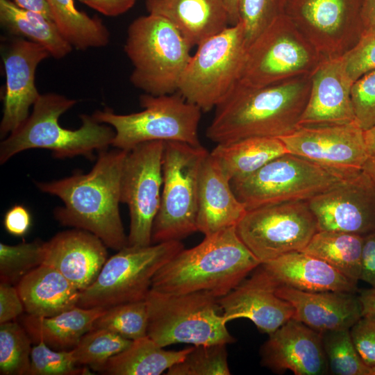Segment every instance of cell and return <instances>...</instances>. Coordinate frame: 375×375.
<instances>
[{
	"label": "cell",
	"instance_id": "28",
	"mask_svg": "<svg viewBox=\"0 0 375 375\" xmlns=\"http://www.w3.org/2000/svg\"><path fill=\"white\" fill-rule=\"evenodd\" d=\"M105 310L76 306L51 317L27 314L22 319V325L32 342H43L56 350H70L93 328L95 321Z\"/></svg>",
	"mask_w": 375,
	"mask_h": 375
},
{
	"label": "cell",
	"instance_id": "8",
	"mask_svg": "<svg viewBox=\"0 0 375 375\" xmlns=\"http://www.w3.org/2000/svg\"><path fill=\"white\" fill-rule=\"evenodd\" d=\"M208 151L201 145L165 142L160 205L152 229V244L181 241L198 231L199 184Z\"/></svg>",
	"mask_w": 375,
	"mask_h": 375
},
{
	"label": "cell",
	"instance_id": "4",
	"mask_svg": "<svg viewBox=\"0 0 375 375\" xmlns=\"http://www.w3.org/2000/svg\"><path fill=\"white\" fill-rule=\"evenodd\" d=\"M76 103V100L59 94H40L24 124L1 142V165L32 149H48L60 159L78 156L91 159L95 151L107 149L112 144L115 131L110 125L96 121L92 115H81L82 124L75 130L59 124L60 117Z\"/></svg>",
	"mask_w": 375,
	"mask_h": 375
},
{
	"label": "cell",
	"instance_id": "23",
	"mask_svg": "<svg viewBox=\"0 0 375 375\" xmlns=\"http://www.w3.org/2000/svg\"><path fill=\"white\" fill-rule=\"evenodd\" d=\"M276 294L294 308L293 319L321 333L350 329L362 316L359 296L342 291L308 292L278 286Z\"/></svg>",
	"mask_w": 375,
	"mask_h": 375
},
{
	"label": "cell",
	"instance_id": "33",
	"mask_svg": "<svg viewBox=\"0 0 375 375\" xmlns=\"http://www.w3.org/2000/svg\"><path fill=\"white\" fill-rule=\"evenodd\" d=\"M60 33L77 50L108 45L110 33L101 19L78 10L74 0H46Z\"/></svg>",
	"mask_w": 375,
	"mask_h": 375
},
{
	"label": "cell",
	"instance_id": "48",
	"mask_svg": "<svg viewBox=\"0 0 375 375\" xmlns=\"http://www.w3.org/2000/svg\"><path fill=\"white\" fill-rule=\"evenodd\" d=\"M81 3L108 17H116L130 10L136 0H78Z\"/></svg>",
	"mask_w": 375,
	"mask_h": 375
},
{
	"label": "cell",
	"instance_id": "46",
	"mask_svg": "<svg viewBox=\"0 0 375 375\" xmlns=\"http://www.w3.org/2000/svg\"><path fill=\"white\" fill-rule=\"evenodd\" d=\"M32 217L29 210L21 204L12 206L6 212L3 226L6 231L14 236L22 237L29 231Z\"/></svg>",
	"mask_w": 375,
	"mask_h": 375
},
{
	"label": "cell",
	"instance_id": "40",
	"mask_svg": "<svg viewBox=\"0 0 375 375\" xmlns=\"http://www.w3.org/2000/svg\"><path fill=\"white\" fill-rule=\"evenodd\" d=\"M287 0H238V15L249 46L265 29L285 15Z\"/></svg>",
	"mask_w": 375,
	"mask_h": 375
},
{
	"label": "cell",
	"instance_id": "38",
	"mask_svg": "<svg viewBox=\"0 0 375 375\" xmlns=\"http://www.w3.org/2000/svg\"><path fill=\"white\" fill-rule=\"evenodd\" d=\"M226 344L194 345L181 361L167 371V375H229Z\"/></svg>",
	"mask_w": 375,
	"mask_h": 375
},
{
	"label": "cell",
	"instance_id": "26",
	"mask_svg": "<svg viewBox=\"0 0 375 375\" xmlns=\"http://www.w3.org/2000/svg\"><path fill=\"white\" fill-rule=\"evenodd\" d=\"M146 7L172 23L192 47L231 25L224 0H146Z\"/></svg>",
	"mask_w": 375,
	"mask_h": 375
},
{
	"label": "cell",
	"instance_id": "2",
	"mask_svg": "<svg viewBox=\"0 0 375 375\" xmlns=\"http://www.w3.org/2000/svg\"><path fill=\"white\" fill-rule=\"evenodd\" d=\"M310 87L311 76L262 87L238 81L215 108L206 136L223 144L250 137L289 135L299 127Z\"/></svg>",
	"mask_w": 375,
	"mask_h": 375
},
{
	"label": "cell",
	"instance_id": "39",
	"mask_svg": "<svg viewBox=\"0 0 375 375\" xmlns=\"http://www.w3.org/2000/svg\"><path fill=\"white\" fill-rule=\"evenodd\" d=\"M44 242L35 240L15 245L0 243L1 282L17 283L26 274L41 265Z\"/></svg>",
	"mask_w": 375,
	"mask_h": 375
},
{
	"label": "cell",
	"instance_id": "51",
	"mask_svg": "<svg viewBox=\"0 0 375 375\" xmlns=\"http://www.w3.org/2000/svg\"><path fill=\"white\" fill-rule=\"evenodd\" d=\"M358 296L362 307V315L375 313V288L362 290Z\"/></svg>",
	"mask_w": 375,
	"mask_h": 375
},
{
	"label": "cell",
	"instance_id": "9",
	"mask_svg": "<svg viewBox=\"0 0 375 375\" xmlns=\"http://www.w3.org/2000/svg\"><path fill=\"white\" fill-rule=\"evenodd\" d=\"M197 47L177 92L208 112L215 108L240 81L248 48L243 25L240 22L230 25Z\"/></svg>",
	"mask_w": 375,
	"mask_h": 375
},
{
	"label": "cell",
	"instance_id": "49",
	"mask_svg": "<svg viewBox=\"0 0 375 375\" xmlns=\"http://www.w3.org/2000/svg\"><path fill=\"white\" fill-rule=\"evenodd\" d=\"M17 6L38 12L46 18L53 21V15L46 0H10ZM54 22V21H53Z\"/></svg>",
	"mask_w": 375,
	"mask_h": 375
},
{
	"label": "cell",
	"instance_id": "27",
	"mask_svg": "<svg viewBox=\"0 0 375 375\" xmlns=\"http://www.w3.org/2000/svg\"><path fill=\"white\" fill-rule=\"evenodd\" d=\"M28 315L51 317L77 306L80 290L56 269L41 265L16 285Z\"/></svg>",
	"mask_w": 375,
	"mask_h": 375
},
{
	"label": "cell",
	"instance_id": "14",
	"mask_svg": "<svg viewBox=\"0 0 375 375\" xmlns=\"http://www.w3.org/2000/svg\"><path fill=\"white\" fill-rule=\"evenodd\" d=\"M364 0H287L285 15L323 59L340 58L364 34Z\"/></svg>",
	"mask_w": 375,
	"mask_h": 375
},
{
	"label": "cell",
	"instance_id": "31",
	"mask_svg": "<svg viewBox=\"0 0 375 375\" xmlns=\"http://www.w3.org/2000/svg\"><path fill=\"white\" fill-rule=\"evenodd\" d=\"M0 23L9 34L41 45L56 59L65 58L73 49L53 21L10 0H0Z\"/></svg>",
	"mask_w": 375,
	"mask_h": 375
},
{
	"label": "cell",
	"instance_id": "53",
	"mask_svg": "<svg viewBox=\"0 0 375 375\" xmlns=\"http://www.w3.org/2000/svg\"><path fill=\"white\" fill-rule=\"evenodd\" d=\"M230 19V24L235 25L239 22L238 0H224Z\"/></svg>",
	"mask_w": 375,
	"mask_h": 375
},
{
	"label": "cell",
	"instance_id": "42",
	"mask_svg": "<svg viewBox=\"0 0 375 375\" xmlns=\"http://www.w3.org/2000/svg\"><path fill=\"white\" fill-rule=\"evenodd\" d=\"M356 122L364 130L375 125V70L356 82L351 88Z\"/></svg>",
	"mask_w": 375,
	"mask_h": 375
},
{
	"label": "cell",
	"instance_id": "44",
	"mask_svg": "<svg viewBox=\"0 0 375 375\" xmlns=\"http://www.w3.org/2000/svg\"><path fill=\"white\" fill-rule=\"evenodd\" d=\"M349 331L358 353L375 375V313L363 315Z\"/></svg>",
	"mask_w": 375,
	"mask_h": 375
},
{
	"label": "cell",
	"instance_id": "29",
	"mask_svg": "<svg viewBox=\"0 0 375 375\" xmlns=\"http://www.w3.org/2000/svg\"><path fill=\"white\" fill-rule=\"evenodd\" d=\"M288 153L285 145L278 138L250 137L217 144L210 154L231 182L251 175Z\"/></svg>",
	"mask_w": 375,
	"mask_h": 375
},
{
	"label": "cell",
	"instance_id": "6",
	"mask_svg": "<svg viewBox=\"0 0 375 375\" xmlns=\"http://www.w3.org/2000/svg\"><path fill=\"white\" fill-rule=\"evenodd\" d=\"M146 302L147 336L162 347L174 344H230L218 298L203 292L169 294L151 289Z\"/></svg>",
	"mask_w": 375,
	"mask_h": 375
},
{
	"label": "cell",
	"instance_id": "50",
	"mask_svg": "<svg viewBox=\"0 0 375 375\" xmlns=\"http://www.w3.org/2000/svg\"><path fill=\"white\" fill-rule=\"evenodd\" d=\"M362 17L364 33L375 32V0H364Z\"/></svg>",
	"mask_w": 375,
	"mask_h": 375
},
{
	"label": "cell",
	"instance_id": "21",
	"mask_svg": "<svg viewBox=\"0 0 375 375\" xmlns=\"http://www.w3.org/2000/svg\"><path fill=\"white\" fill-rule=\"evenodd\" d=\"M107 248L97 235L74 228L44 242L42 265L56 269L82 291L97 278L108 259Z\"/></svg>",
	"mask_w": 375,
	"mask_h": 375
},
{
	"label": "cell",
	"instance_id": "43",
	"mask_svg": "<svg viewBox=\"0 0 375 375\" xmlns=\"http://www.w3.org/2000/svg\"><path fill=\"white\" fill-rule=\"evenodd\" d=\"M345 71L354 83L375 70V32L362 35L357 44L341 57Z\"/></svg>",
	"mask_w": 375,
	"mask_h": 375
},
{
	"label": "cell",
	"instance_id": "7",
	"mask_svg": "<svg viewBox=\"0 0 375 375\" xmlns=\"http://www.w3.org/2000/svg\"><path fill=\"white\" fill-rule=\"evenodd\" d=\"M140 104L143 110L137 112L122 115L106 108L92 115L96 121L113 128L111 146L129 151L140 144L151 141L201 145L198 131L202 111L178 92L144 93L140 97Z\"/></svg>",
	"mask_w": 375,
	"mask_h": 375
},
{
	"label": "cell",
	"instance_id": "35",
	"mask_svg": "<svg viewBox=\"0 0 375 375\" xmlns=\"http://www.w3.org/2000/svg\"><path fill=\"white\" fill-rule=\"evenodd\" d=\"M32 340L23 327L12 321L0 324V374L28 375Z\"/></svg>",
	"mask_w": 375,
	"mask_h": 375
},
{
	"label": "cell",
	"instance_id": "5",
	"mask_svg": "<svg viewBox=\"0 0 375 375\" xmlns=\"http://www.w3.org/2000/svg\"><path fill=\"white\" fill-rule=\"evenodd\" d=\"M191 49L165 18L151 13L136 18L128 28L124 47L133 67L131 83L151 95L177 92Z\"/></svg>",
	"mask_w": 375,
	"mask_h": 375
},
{
	"label": "cell",
	"instance_id": "54",
	"mask_svg": "<svg viewBox=\"0 0 375 375\" xmlns=\"http://www.w3.org/2000/svg\"><path fill=\"white\" fill-rule=\"evenodd\" d=\"M362 170L367 174L375 185V157L369 156Z\"/></svg>",
	"mask_w": 375,
	"mask_h": 375
},
{
	"label": "cell",
	"instance_id": "30",
	"mask_svg": "<svg viewBox=\"0 0 375 375\" xmlns=\"http://www.w3.org/2000/svg\"><path fill=\"white\" fill-rule=\"evenodd\" d=\"M147 335L132 340L124 351L94 371L108 375H160L181 361L190 351H166Z\"/></svg>",
	"mask_w": 375,
	"mask_h": 375
},
{
	"label": "cell",
	"instance_id": "10",
	"mask_svg": "<svg viewBox=\"0 0 375 375\" xmlns=\"http://www.w3.org/2000/svg\"><path fill=\"white\" fill-rule=\"evenodd\" d=\"M183 249L181 241L124 247L107 259L93 283L80 292L77 306L106 309L146 300L156 273Z\"/></svg>",
	"mask_w": 375,
	"mask_h": 375
},
{
	"label": "cell",
	"instance_id": "3",
	"mask_svg": "<svg viewBox=\"0 0 375 375\" xmlns=\"http://www.w3.org/2000/svg\"><path fill=\"white\" fill-rule=\"evenodd\" d=\"M260 263L233 226L181 250L156 273L151 289L169 294L203 292L219 299Z\"/></svg>",
	"mask_w": 375,
	"mask_h": 375
},
{
	"label": "cell",
	"instance_id": "32",
	"mask_svg": "<svg viewBox=\"0 0 375 375\" xmlns=\"http://www.w3.org/2000/svg\"><path fill=\"white\" fill-rule=\"evenodd\" d=\"M365 237L338 231H317L302 251L326 262L358 283Z\"/></svg>",
	"mask_w": 375,
	"mask_h": 375
},
{
	"label": "cell",
	"instance_id": "13",
	"mask_svg": "<svg viewBox=\"0 0 375 375\" xmlns=\"http://www.w3.org/2000/svg\"><path fill=\"white\" fill-rule=\"evenodd\" d=\"M235 228L241 240L261 263L303 251L318 231L308 201L248 210Z\"/></svg>",
	"mask_w": 375,
	"mask_h": 375
},
{
	"label": "cell",
	"instance_id": "41",
	"mask_svg": "<svg viewBox=\"0 0 375 375\" xmlns=\"http://www.w3.org/2000/svg\"><path fill=\"white\" fill-rule=\"evenodd\" d=\"M72 350H56L43 342L32 347L28 375L91 374L88 367H78Z\"/></svg>",
	"mask_w": 375,
	"mask_h": 375
},
{
	"label": "cell",
	"instance_id": "22",
	"mask_svg": "<svg viewBox=\"0 0 375 375\" xmlns=\"http://www.w3.org/2000/svg\"><path fill=\"white\" fill-rule=\"evenodd\" d=\"M275 289L257 267L249 278L218 299L223 317L226 322L248 319L261 332L272 333L294 315L292 305L278 297Z\"/></svg>",
	"mask_w": 375,
	"mask_h": 375
},
{
	"label": "cell",
	"instance_id": "52",
	"mask_svg": "<svg viewBox=\"0 0 375 375\" xmlns=\"http://www.w3.org/2000/svg\"><path fill=\"white\" fill-rule=\"evenodd\" d=\"M364 138L368 155L375 157V125L364 131Z\"/></svg>",
	"mask_w": 375,
	"mask_h": 375
},
{
	"label": "cell",
	"instance_id": "19",
	"mask_svg": "<svg viewBox=\"0 0 375 375\" xmlns=\"http://www.w3.org/2000/svg\"><path fill=\"white\" fill-rule=\"evenodd\" d=\"M261 364L275 373L328 374L321 333L293 318L269 335L260 351Z\"/></svg>",
	"mask_w": 375,
	"mask_h": 375
},
{
	"label": "cell",
	"instance_id": "36",
	"mask_svg": "<svg viewBox=\"0 0 375 375\" xmlns=\"http://www.w3.org/2000/svg\"><path fill=\"white\" fill-rule=\"evenodd\" d=\"M146 300L121 303L106 308L92 328H105L134 340L147 335Z\"/></svg>",
	"mask_w": 375,
	"mask_h": 375
},
{
	"label": "cell",
	"instance_id": "12",
	"mask_svg": "<svg viewBox=\"0 0 375 375\" xmlns=\"http://www.w3.org/2000/svg\"><path fill=\"white\" fill-rule=\"evenodd\" d=\"M343 180L336 174L290 153L256 172L231 181L247 210L295 201H308Z\"/></svg>",
	"mask_w": 375,
	"mask_h": 375
},
{
	"label": "cell",
	"instance_id": "16",
	"mask_svg": "<svg viewBox=\"0 0 375 375\" xmlns=\"http://www.w3.org/2000/svg\"><path fill=\"white\" fill-rule=\"evenodd\" d=\"M279 138L289 153L330 170L343 179L361 172L369 157L364 130L356 122L299 126Z\"/></svg>",
	"mask_w": 375,
	"mask_h": 375
},
{
	"label": "cell",
	"instance_id": "20",
	"mask_svg": "<svg viewBox=\"0 0 375 375\" xmlns=\"http://www.w3.org/2000/svg\"><path fill=\"white\" fill-rule=\"evenodd\" d=\"M353 84L341 57L324 59L311 75L310 95L299 126L356 122L351 99Z\"/></svg>",
	"mask_w": 375,
	"mask_h": 375
},
{
	"label": "cell",
	"instance_id": "34",
	"mask_svg": "<svg viewBox=\"0 0 375 375\" xmlns=\"http://www.w3.org/2000/svg\"><path fill=\"white\" fill-rule=\"evenodd\" d=\"M320 333L329 372L334 375H373L358 353L349 329Z\"/></svg>",
	"mask_w": 375,
	"mask_h": 375
},
{
	"label": "cell",
	"instance_id": "17",
	"mask_svg": "<svg viewBox=\"0 0 375 375\" xmlns=\"http://www.w3.org/2000/svg\"><path fill=\"white\" fill-rule=\"evenodd\" d=\"M308 201L318 231L375 233V185L363 170Z\"/></svg>",
	"mask_w": 375,
	"mask_h": 375
},
{
	"label": "cell",
	"instance_id": "47",
	"mask_svg": "<svg viewBox=\"0 0 375 375\" xmlns=\"http://www.w3.org/2000/svg\"><path fill=\"white\" fill-rule=\"evenodd\" d=\"M360 280L375 288V233L364 239Z\"/></svg>",
	"mask_w": 375,
	"mask_h": 375
},
{
	"label": "cell",
	"instance_id": "1",
	"mask_svg": "<svg viewBox=\"0 0 375 375\" xmlns=\"http://www.w3.org/2000/svg\"><path fill=\"white\" fill-rule=\"evenodd\" d=\"M128 151L115 148L99 151L92 169L59 180L36 181L41 192L60 199L53 210L62 226L89 231L105 245L119 251L128 245L119 212L123 166Z\"/></svg>",
	"mask_w": 375,
	"mask_h": 375
},
{
	"label": "cell",
	"instance_id": "45",
	"mask_svg": "<svg viewBox=\"0 0 375 375\" xmlns=\"http://www.w3.org/2000/svg\"><path fill=\"white\" fill-rule=\"evenodd\" d=\"M25 310L17 289L12 284L0 283V324L11 322Z\"/></svg>",
	"mask_w": 375,
	"mask_h": 375
},
{
	"label": "cell",
	"instance_id": "25",
	"mask_svg": "<svg viewBox=\"0 0 375 375\" xmlns=\"http://www.w3.org/2000/svg\"><path fill=\"white\" fill-rule=\"evenodd\" d=\"M247 211L209 152L200 173L197 231L209 235L236 226Z\"/></svg>",
	"mask_w": 375,
	"mask_h": 375
},
{
	"label": "cell",
	"instance_id": "18",
	"mask_svg": "<svg viewBox=\"0 0 375 375\" xmlns=\"http://www.w3.org/2000/svg\"><path fill=\"white\" fill-rule=\"evenodd\" d=\"M1 45L6 74L0 137L5 138L27 119L40 94L35 83L38 65L51 56L41 45L14 37Z\"/></svg>",
	"mask_w": 375,
	"mask_h": 375
},
{
	"label": "cell",
	"instance_id": "24",
	"mask_svg": "<svg viewBox=\"0 0 375 375\" xmlns=\"http://www.w3.org/2000/svg\"><path fill=\"white\" fill-rule=\"evenodd\" d=\"M258 268L275 287L287 286L308 292L358 291L356 282L302 251L283 254L260 263Z\"/></svg>",
	"mask_w": 375,
	"mask_h": 375
},
{
	"label": "cell",
	"instance_id": "37",
	"mask_svg": "<svg viewBox=\"0 0 375 375\" xmlns=\"http://www.w3.org/2000/svg\"><path fill=\"white\" fill-rule=\"evenodd\" d=\"M131 342L109 330L92 328L71 350L78 365H88L94 370L126 349Z\"/></svg>",
	"mask_w": 375,
	"mask_h": 375
},
{
	"label": "cell",
	"instance_id": "11",
	"mask_svg": "<svg viewBox=\"0 0 375 375\" xmlns=\"http://www.w3.org/2000/svg\"><path fill=\"white\" fill-rule=\"evenodd\" d=\"M323 60L283 15L248 46L239 81L262 87L311 76Z\"/></svg>",
	"mask_w": 375,
	"mask_h": 375
},
{
	"label": "cell",
	"instance_id": "15",
	"mask_svg": "<svg viewBox=\"0 0 375 375\" xmlns=\"http://www.w3.org/2000/svg\"><path fill=\"white\" fill-rule=\"evenodd\" d=\"M165 142L138 144L128 151L122 170L121 202L129 210L128 245L152 244L153 225L160 205Z\"/></svg>",
	"mask_w": 375,
	"mask_h": 375
}]
</instances>
